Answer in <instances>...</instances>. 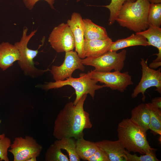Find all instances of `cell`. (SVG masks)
I'll list each match as a JSON object with an SVG mask.
<instances>
[{"mask_svg": "<svg viewBox=\"0 0 161 161\" xmlns=\"http://www.w3.org/2000/svg\"><path fill=\"white\" fill-rule=\"evenodd\" d=\"M112 42L110 38L105 39L85 40V57H96L102 55L109 50Z\"/></svg>", "mask_w": 161, "mask_h": 161, "instance_id": "cell-16", "label": "cell"}, {"mask_svg": "<svg viewBox=\"0 0 161 161\" xmlns=\"http://www.w3.org/2000/svg\"><path fill=\"white\" fill-rule=\"evenodd\" d=\"M48 41L57 52L73 50L75 48L74 38L67 24L62 23L52 30Z\"/></svg>", "mask_w": 161, "mask_h": 161, "instance_id": "cell-10", "label": "cell"}, {"mask_svg": "<svg viewBox=\"0 0 161 161\" xmlns=\"http://www.w3.org/2000/svg\"><path fill=\"white\" fill-rule=\"evenodd\" d=\"M149 26L160 27L161 25V3H150L147 14Z\"/></svg>", "mask_w": 161, "mask_h": 161, "instance_id": "cell-23", "label": "cell"}, {"mask_svg": "<svg viewBox=\"0 0 161 161\" xmlns=\"http://www.w3.org/2000/svg\"><path fill=\"white\" fill-rule=\"evenodd\" d=\"M40 0H23V2L26 7L29 10H32L35 4ZM47 1L50 5L51 8L54 9L53 4L55 0H43Z\"/></svg>", "mask_w": 161, "mask_h": 161, "instance_id": "cell-29", "label": "cell"}, {"mask_svg": "<svg viewBox=\"0 0 161 161\" xmlns=\"http://www.w3.org/2000/svg\"><path fill=\"white\" fill-rule=\"evenodd\" d=\"M11 144V140L4 133L0 137V161H9L7 156L8 148Z\"/></svg>", "mask_w": 161, "mask_h": 161, "instance_id": "cell-26", "label": "cell"}, {"mask_svg": "<svg viewBox=\"0 0 161 161\" xmlns=\"http://www.w3.org/2000/svg\"><path fill=\"white\" fill-rule=\"evenodd\" d=\"M88 161H110L105 153L99 148L87 160Z\"/></svg>", "mask_w": 161, "mask_h": 161, "instance_id": "cell-28", "label": "cell"}, {"mask_svg": "<svg viewBox=\"0 0 161 161\" xmlns=\"http://www.w3.org/2000/svg\"><path fill=\"white\" fill-rule=\"evenodd\" d=\"M20 52L16 46L8 42L0 44V68L3 71L11 66L20 58Z\"/></svg>", "mask_w": 161, "mask_h": 161, "instance_id": "cell-15", "label": "cell"}, {"mask_svg": "<svg viewBox=\"0 0 161 161\" xmlns=\"http://www.w3.org/2000/svg\"><path fill=\"white\" fill-rule=\"evenodd\" d=\"M97 82L91 78L90 72L89 71L86 73H80L79 77L78 78L71 77L62 81L47 82L41 85L40 87L45 90H48L61 88L65 86H70L75 91L76 97L73 103L75 105L83 95L89 94L94 99L96 90L106 87L104 84L97 85Z\"/></svg>", "mask_w": 161, "mask_h": 161, "instance_id": "cell-4", "label": "cell"}, {"mask_svg": "<svg viewBox=\"0 0 161 161\" xmlns=\"http://www.w3.org/2000/svg\"><path fill=\"white\" fill-rule=\"evenodd\" d=\"M36 157H32L28 159L27 161H36Z\"/></svg>", "mask_w": 161, "mask_h": 161, "instance_id": "cell-32", "label": "cell"}, {"mask_svg": "<svg viewBox=\"0 0 161 161\" xmlns=\"http://www.w3.org/2000/svg\"><path fill=\"white\" fill-rule=\"evenodd\" d=\"M8 151L13 155L14 161H27L33 157H38L43 148L31 136H26L15 138Z\"/></svg>", "mask_w": 161, "mask_h": 161, "instance_id": "cell-7", "label": "cell"}, {"mask_svg": "<svg viewBox=\"0 0 161 161\" xmlns=\"http://www.w3.org/2000/svg\"><path fill=\"white\" fill-rule=\"evenodd\" d=\"M136 0H111L110 4L103 6L108 9L110 11V16L109 19V24H113L117 18L120 10L123 3L126 1L134 2Z\"/></svg>", "mask_w": 161, "mask_h": 161, "instance_id": "cell-25", "label": "cell"}, {"mask_svg": "<svg viewBox=\"0 0 161 161\" xmlns=\"http://www.w3.org/2000/svg\"><path fill=\"white\" fill-rule=\"evenodd\" d=\"M82 59L76 51L73 50L65 52V59L60 66L52 65L50 71L55 81H62L72 77L73 72L79 69L83 71L85 66Z\"/></svg>", "mask_w": 161, "mask_h": 161, "instance_id": "cell-11", "label": "cell"}, {"mask_svg": "<svg viewBox=\"0 0 161 161\" xmlns=\"http://www.w3.org/2000/svg\"><path fill=\"white\" fill-rule=\"evenodd\" d=\"M81 0H76V1L77 2H78L79 1H80Z\"/></svg>", "mask_w": 161, "mask_h": 161, "instance_id": "cell-34", "label": "cell"}, {"mask_svg": "<svg viewBox=\"0 0 161 161\" xmlns=\"http://www.w3.org/2000/svg\"><path fill=\"white\" fill-rule=\"evenodd\" d=\"M75 141L71 137H63L56 140L54 143L61 149L66 151L69 155V161H80V159L76 151Z\"/></svg>", "mask_w": 161, "mask_h": 161, "instance_id": "cell-22", "label": "cell"}, {"mask_svg": "<svg viewBox=\"0 0 161 161\" xmlns=\"http://www.w3.org/2000/svg\"><path fill=\"white\" fill-rule=\"evenodd\" d=\"M126 51L123 49L119 53L109 51L96 57H88L82 59L84 65L94 67V71L98 72H110L112 70L120 71L124 67Z\"/></svg>", "mask_w": 161, "mask_h": 161, "instance_id": "cell-6", "label": "cell"}, {"mask_svg": "<svg viewBox=\"0 0 161 161\" xmlns=\"http://www.w3.org/2000/svg\"><path fill=\"white\" fill-rule=\"evenodd\" d=\"M67 24L70 27L74 38L75 51L80 58L83 59L85 58L84 48V24L81 15L74 12L71 19L67 20Z\"/></svg>", "mask_w": 161, "mask_h": 161, "instance_id": "cell-12", "label": "cell"}, {"mask_svg": "<svg viewBox=\"0 0 161 161\" xmlns=\"http://www.w3.org/2000/svg\"><path fill=\"white\" fill-rule=\"evenodd\" d=\"M90 74L92 79L104 83L112 90L121 93L126 90L128 86L133 84L131 76L128 71L122 73L118 71L101 72L93 70L90 72Z\"/></svg>", "mask_w": 161, "mask_h": 161, "instance_id": "cell-9", "label": "cell"}, {"mask_svg": "<svg viewBox=\"0 0 161 161\" xmlns=\"http://www.w3.org/2000/svg\"><path fill=\"white\" fill-rule=\"evenodd\" d=\"M140 64L142 67V76L138 84L136 86L131 94L133 98L136 97L139 94L141 93L142 100L144 101L145 96V93L146 90L151 87H156L155 90L160 94L161 93V69L156 70L148 66L147 60L141 59Z\"/></svg>", "mask_w": 161, "mask_h": 161, "instance_id": "cell-8", "label": "cell"}, {"mask_svg": "<svg viewBox=\"0 0 161 161\" xmlns=\"http://www.w3.org/2000/svg\"><path fill=\"white\" fill-rule=\"evenodd\" d=\"M135 33L141 35L147 40L149 46L156 47L158 51L157 53L153 55H157V58L151 63L149 67L156 69L161 66V28L160 27L149 26L146 30Z\"/></svg>", "mask_w": 161, "mask_h": 161, "instance_id": "cell-14", "label": "cell"}, {"mask_svg": "<svg viewBox=\"0 0 161 161\" xmlns=\"http://www.w3.org/2000/svg\"><path fill=\"white\" fill-rule=\"evenodd\" d=\"M87 96L83 95L77 103H67L59 112L55 120L53 135L57 140L63 137L77 139L83 137V131L92 126L89 114L83 108Z\"/></svg>", "mask_w": 161, "mask_h": 161, "instance_id": "cell-1", "label": "cell"}, {"mask_svg": "<svg viewBox=\"0 0 161 161\" xmlns=\"http://www.w3.org/2000/svg\"><path fill=\"white\" fill-rule=\"evenodd\" d=\"M130 119L146 132L149 129L150 116L145 103H141L131 111Z\"/></svg>", "mask_w": 161, "mask_h": 161, "instance_id": "cell-19", "label": "cell"}, {"mask_svg": "<svg viewBox=\"0 0 161 161\" xmlns=\"http://www.w3.org/2000/svg\"><path fill=\"white\" fill-rule=\"evenodd\" d=\"M76 151L80 159L87 160L99 148L95 143L85 140L83 137L75 141Z\"/></svg>", "mask_w": 161, "mask_h": 161, "instance_id": "cell-20", "label": "cell"}, {"mask_svg": "<svg viewBox=\"0 0 161 161\" xmlns=\"http://www.w3.org/2000/svg\"><path fill=\"white\" fill-rule=\"evenodd\" d=\"M95 143L104 152L110 161H128L127 151L118 140H103Z\"/></svg>", "mask_w": 161, "mask_h": 161, "instance_id": "cell-13", "label": "cell"}, {"mask_svg": "<svg viewBox=\"0 0 161 161\" xmlns=\"http://www.w3.org/2000/svg\"><path fill=\"white\" fill-rule=\"evenodd\" d=\"M28 30L26 27H24L22 37L20 41L16 42L14 45L19 50L20 53V58L18 61L19 66L23 71L24 75L29 76L33 78L41 76L45 72L50 71L47 69L46 70L38 69L35 66V64L33 59L37 56L39 52L38 49L42 45H40L36 50L29 48L27 44L30 39L35 35L37 30L32 31L29 35H27Z\"/></svg>", "mask_w": 161, "mask_h": 161, "instance_id": "cell-5", "label": "cell"}, {"mask_svg": "<svg viewBox=\"0 0 161 161\" xmlns=\"http://www.w3.org/2000/svg\"><path fill=\"white\" fill-rule=\"evenodd\" d=\"M150 116L149 129L155 134H161V110L151 103H145Z\"/></svg>", "mask_w": 161, "mask_h": 161, "instance_id": "cell-21", "label": "cell"}, {"mask_svg": "<svg viewBox=\"0 0 161 161\" xmlns=\"http://www.w3.org/2000/svg\"><path fill=\"white\" fill-rule=\"evenodd\" d=\"M150 3H161V0H148Z\"/></svg>", "mask_w": 161, "mask_h": 161, "instance_id": "cell-31", "label": "cell"}, {"mask_svg": "<svg viewBox=\"0 0 161 161\" xmlns=\"http://www.w3.org/2000/svg\"><path fill=\"white\" fill-rule=\"evenodd\" d=\"M117 131L118 140L128 152L144 154L155 150L148 143L146 131L130 118L123 119L119 123Z\"/></svg>", "mask_w": 161, "mask_h": 161, "instance_id": "cell-2", "label": "cell"}, {"mask_svg": "<svg viewBox=\"0 0 161 161\" xmlns=\"http://www.w3.org/2000/svg\"><path fill=\"white\" fill-rule=\"evenodd\" d=\"M46 161H69L66 155L64 154L61 149L53 143L48 148L45 154Z\"/></svg>", "mask_w": 161, "mask_h": 161, "instance_id": "cell-24", "label": "cell"}, {"mask_svg": "<svg viewBox=\"0 0 161 161\" xmlns=\"http://www.w3.org/2000/svg\"><path fill=\"white\" fill-rule=\"evenodd\" d=\"M150 3L148 0L125 2L116 21L120 26L135 32L146 30L149 26L147 14Z\"/></svg>", "mask_w": 161, "mask_h": 161, "instance_id": "cell-3", "label": "cell"}, {"mask_svg": "<svg viewBox=\"0 0 161 161\" xmlns=\"http://www.w3.org/2000/svg\"><path fill=\"white\" fill-rule=\"evenodd\" d=\"M151 103L157 108L161 109V97H156L153 98Z\"/></svg>", "mask_w": 161, "mask_h": 161, "instance_id": "cell-30", "label": "cell"}, {"mask_svg": "<svg viewBox=\"0 0 161 161\" xmlns=\"http://www.w3.org/2000/svg\"><path fill=\"white\" fill-rule=\"evenodd\" d=\"M85 40L105 39L109 37L106 29L94 23L89 19H83Z\"/></svg>", "mask_w": 161, "mask_h": 161, "instance_id": "cell-18", "label": "cell"}, {"mask_svg": "<svg viewBox=\"0 0 161 161\" xmlns=\"http://www.w3.org/2000/svg\"><path fill=\"white\" fill-rule=\"evenodd\" d=\"M138 45L146 47L149 45L144 36L135 33L126 38L112 41L109 51L117 52L119 49L126 47Z\"/></svg>", "mask_w": 161, "mask_h": 161, "instance_id": "cell-17", "label": "cell"}, {"mask_svg": "<svg viewBox=\"0 0 161 161\" xmlns=\"http://www.w3.org/2000/svg\"><path fill=\"white\" fill-rule=\"evenodd\" d=\"M155 151H151L144 154L139 156L136 154H132L127 151L126 154L128 161H160L154 153Z\"/></svg>", "mask_w": 161, "mask_h": 161, "instance_id": "cell-27", "label": "cell"}, {"mask_svg": "<svg viewBox=\"0 0 161 161\" xmlns=\"http://www.w3.org/2000/svg\"><path fill=\"white\" fill-rule=\"evenodd\" d=\"M1 120H0V124L1 123ZM1 134H0V137H1Z\"/></svg>", "mask_w": 161, "mask_h": 161, "instance_id": "cell-33", "label": "cell"}]
</instances>
